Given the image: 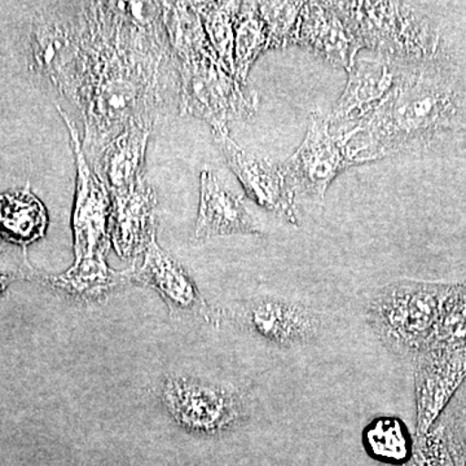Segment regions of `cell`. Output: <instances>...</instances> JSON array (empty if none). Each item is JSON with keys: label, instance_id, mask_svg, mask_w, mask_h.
Segmentation results:
<instances>
[{"label": "cell", "instance_id": "obj_20", "mask_svg": "<svg viewBox=\"0 0 466 466\" xmlns=\"http://www.w3.org/2000/svg\"><path fill=\"white\" fill-rule=\"evenodd\" d=\"M162 11L168 36L179 61L216 54L192 3H162Z\"/></svg>", "mask_w": 466, "mask_h": 466}, {"label": "cell", "instance_id": "obj_23", "mask_svg": "<svg viewBox=\"0 0 466 466\" xmlns=\"http://www.w3.org/2000/svg\"><path fill=\"white\" fill-rule=\"evenodd\" d=\"M363 443L370 456L391 464L406 461L412 449L407 426L392 416L372 420L364 429Z\"/></svg>", "mask_w": 466, "mask_h": 466}, {"label": "cell", "instance_id": "obj_14", "mask_svg": "<svg viewBox=\"0 0 466 466\" xmlns=\"http://www.w3.org/2000/svg\"><path fill=\"white\" fill-rule=\"evenodd\" d=\"M419 433L424 434L466 373V351L425 350L416 355Z\"/></svg>", "mask_w": 466, "mask_h": 466}, {"label": "cell", "instance_id": "obj_8", "mask_svg": "<svg viewBox=\"0 0 466 466\" xmlns=\"http://www.w3.org/2000/svg\"><path fill=\"white\" fill-rule=\"evenodd\" d=\"M223 317L278 348L309 345L320 334V317L314 309L275 297L236 303L223 311Z\"/></svg>", "mask_w": 466, "mask_h": 466}, {"label": "cell", "instance_id": "obj_22", "mask_svg": "<svg viewBox=\"0 0 466 466\" xmlns=\"http://www.w3.org/2000/svg\"><path fill=\"white\" fill-rule=\"evenodd\" d=\"M268 50V36L259 15L258 2H241L235 21L236 79L247 86L248 75L257 57Z\"/></svg>", "mask_w": 466, "mask_h": 466}, {"label": "cell", "instance_id": "obj_5", "mask_svg": "<svg viewBox=\"0 0 466 466\" xmlns=\"http://www.w3.org/2000/svg\"><path fill=\"white\" fill-rule=\"evenodd\" d=\"M182 115L211 126L213 133H228L229 122L250 118L257 95L248 91L220 64L217 55L180 61Z\"/></svg>", "mask_w": 466, "mask_h": 466}, {"label": "cell", "instance_id": "obj_13", "mask_svg": "<svg viewBox=\"0 0 466 466\" xmlns=\"http://www.w3.org/2000/svg\"><path fill=\"white\" fill-rule=\"evenodd\" d=\"M294 45L348 73L361 50L348 24L330 2H305Z\"/></svg>", "mask_w": 466, "mask_h": 466}, {"label": "cell", "instance_id": "obj_9", "mask_svg": "<svg viewBox=\"0 0 466 466\" xmlns=\"http://www.w3.org/2000/svg\"><path fill=\"white\" fill-rule=\"evenodd\" d=\"M283 167L293 189L323 202L328 187L351 164L339 134L330 128L325 116L314 112L309 116L305 140Z\"/></svg>", "mask_w": 466, "mask_h": 466}, {"label": "cell", "instance_id": "obj_21", "mask_svg": "<svg viewBox=\"0 0 466 466\" xmlns=\"http://www.w3.org/2000/svg\"><path fill=\"white\" fill-rule=\"evenodd\" d=\"M220 64L235 76V21L241 2L192 3Z\"/></svg>", "mask_w": 466, "mask_h": 466}, {"label": "cell", "instance_id": "obj_12", "mask_svg": "<svg viewBox=\"0 0 466 466\" xmlns=\"http://www.w3.org/2000/svg\"><path fill=\"white\" fill-rule=\"evenodd\" d=\"M133 281L157 290L175 315L201 318L207 323L216 319L191 276L158 247L156 235L147 247L143 266L133 268Z\"/></svg>", "mask_w": 466, "mask_h": 466}, {"label": "cell", "instance_id": "obj_15", "mask_svg": "<svg viewBox=\"0 0 466 466\" xmlns=\"http://www.w3.org/2000/svg\"><path fill=\"white\" fill-rule=\"evenodd\" d=\"M200 184V208L193 233L196 240H208L235 233L262 235V229L240 196L227 188L213 170H202Z\"/></svg>", "mask_w": 466, "mask_h": 466}, {"label": "cell", "instance_id": "obj_6", "mask_svg": "<svg viewBox=\"0 0 466 466\" xmlns=\"http://www.w3.org/2000/svg\"><path fill=\"white\" fill-rule=\"evenodd\" d=\"M57 109L69 130L76 156V191L73 211L76 262H106L109 248V219L112 216L109 191L97 174L91 170L75 122L60 106Z\"/></svg>", "mask_w": 466, "mask_h": 466}, {"label": "cell", "instance_id": "obj_10", "mask_svg": "<svg viewBox=\"0 0 466 466\" xmlns=\"http://www.w3.org/2000/svg\"><path fill=\"white\" fill-rule=\"evenodd\" d=\"M214 137L227 164L240 179L248 195L275 216L283 218L290 225H299L294 207V189L283 165L271 164L267 159L248 155L233 142L228 133L214 134Z\"/></svg>", "mask_w": 466, "mask_h": 466}, {"label": "cell", "instance_id": "obj_11", "mask_svg": "<svg viewBox=\"0 0 466 466\" xmlns=\"http://www.w3.org/2000/svg\"><path fill=\"white\" fill-rule=\"evenodd\" d=\"M403 67L380 56L357 58L341 99L327 118L330 127H348L372 115L397 85Z\"/></svg>", "mask_w": 466, "mask_h": 466}, {"label": "cell", "instance_id": "obj_24", "mask_svg": "<svg viewBox=\"0 0 466 466\" xmlns=\"http://www.w3.org/2000/svg\"><path fill=\"white\" fill-rule=\"evenodd\" d=\"M305 2H258L268 36V50H284L296 43Z\"/></svg>", "mask_w": 466, "mask_h": 466}, {"label": "cell", "instance_id": "obj_25", "mask_svg": "<svg viewBox=\"0 0 466 466\" xmlns=\"http://www.w3.org/2000/svg\"><path fill=\"white\" fill-rule=\"evenodd\" d=\"M14 276L5 275L0 272V296H2L3 291L7 289L8 284L14 280Z\"/></svg>", "mask_w": 466, "mask_h": 466}, {"label": "cell", "instance_id": "obj_18", "mask_svg": "<svg viewBox=\"0 0 466 466\" xmlns=\"http://www.w3.org/2000/svg\"><path fill=\"white\" fill-rule=\"evenodd\" d=\"M47 226V210L30 184L0 195V238L5 241L25 248L42 238Z\"/></svg>", "mask_w": 466, "mask_h": 466}, {"label": "cell", "instance_id": "obj_26", "mask_svg": "<svg viewBox=\"0 0 466 466\" xmlns=\"http://www.w3.org/2000/svg\"><path fill=\"white\" fill-rule=\"evenodd\" d=\"M426 466H435V465H426Z\"/></svg>", "mask_w": 466, "mask_h": 466}, {"label": "cell", "instance_id": "obj_2", "mask_svg": "<svg viewBox=\"0 0 466 466\" xmlns=\"http://www.w3.org/2000/svg\"><path fill=\"white\" fill-rule=\"evenodd\" d=\"M143 47L144 45L134 50L124 48L119 36L115 50L96 48L92 51V56L96 58L85 60L82 73L87 76V81L81 88L87 128L82 144L85 148L104 147L106 139L113 140L133 126L153 127L152 116L146 108L147 99L152 97L148 78L155 76V72L143 69L146 66L135 67V64L140 63L134 55L142 52Z\"/></svg>", "mask_w": 466, "mask_h": 466}, {"label": "cell", "instance_id": "obj_4", "mask_svg": "<svg viewBox=\"0 0 466 466\" xmlns=\"http://www.w3.org/2000/svg\"><path fill=\"white\" fill-rule=\"evenodd\" d=\"M450 285L397 281L377 290L367 306L370 329L395 355H416L431 341Z\"/></svg>", "mask_w": 466, "mask_h": 466}, {"label": "cell", "instance_id": "obj_16", "mask_svg": "<svg viewBox=\"0 0 466 466\" xmlns=\"http://www.w3.org/2000/svg\"><path fill=\"white\" fill-rule=\"evenodd\" d=\"M113 198L110 238L119 257L131 258L146 250L156 235L157 200L144 177L130 191Z\"/></svg>", "mask_w": 466, "mask_h": 466}, {"label": "cell", "instance_id": "obj_19", "mask_svg": "<svg viewBox=\"0 0 466 466\" xmlns=\"http://www.w3.org/2000/svg\"><path fill=\"white\" fill-rule=\"evenodd\" d=\"M32 278L42 279L46 284L51 285L82 300L100 299L108 291L119 285L133 281V268L124 272H116L106 266V262H76L66 272L57 276L38 274L30 268Z\"/></svg>", "mask_w": 466, "mask_h": 466}, {"label": "cell", "instance_id": "obj_1", "mask_svg": "<svg viewBox=\"0 0 466 466\" xmlns=\"http://www.w3.org/2000/svg\"><path fill=\"white\" fill-rule=\"evenodd\" d=\"M466 127L465 106L437 63L404 66L389 96L367 118L339 134L351 167L437 148Z\"/></svg>", "mask_w": 466, "mask_h": 466}, {"label": "cell", "instance_id": "obj_7", "mask_svg": "<svg viewBox=\"0 0 466 466\" xmlns=\"http://www.w3.org/2000/svg\"><path fill=\"white\" fill-rule=\"evenodd\" d=\"M162 397L175 421L196 433H223L247 416L238 392L189 379L167 380Z\"/></svg>", "mask_w": 466, "mask_h": 466}, {"label": "cell", "instance_id": "obj_17", "mask_svg": "<svg viewBox=\"0 0 466 466\" xmlns=\"http://www.w3.org/2000/svg\"><path fill=\"white\" fill-rule=\"evenodd\" d=\"M152 128L133 126L103 147L96 171L113 196L128 192L143 179L144 158Z\"/></svg>", "mask_w": 466, "mask_h": 466}, {"label": "cell", "instance_id": "obj_3", "mask_svg": "<svg viewBox=\"0 0 466 466\" xmlns=\"http://www.w3.org/2000/svg\"><path fill=\"white\" fill-rule=\"evenodd\" d=\"M360 48L400 66L437 63L441 41L424 15L398 2H330Z\"/></svg>", "mask_w": 466, "mask_h": 466}]
</instances>
